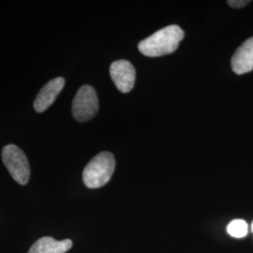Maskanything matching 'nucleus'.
<instances>
[{
	"label": "nucleus",
	"mask_w": 253,
	"mask_h": 253,
	"mask_svg": "<svg viewBox=\"0 0 253 253\" xmlns=\"http://www.w3.org/2000/svg\"><path fill=\"white\" fill-rule=\"evenodd\" d=\"M184 38V31L175 25L163 27L139 42L138 49L145 56L158 57L173 53Z\"/></svg>",
	"instance_id": "f257e3e1"
},
{
	"label": "nucleus",
	"mask_w": 253,
	"mask_h": 253,
	"mask_svg": "<svg viewBox=\"0 0 253 253\" xmlns=\"http://www.w3.org/2000/svg\"><path fill=\"white\" fill-rule=\"evenodd\" d=\"M116 168L114 155L101 152L93 158L83 172V180L89 189H98L108 183Z\"/></svg>",
	"instance_id": "f03ea898"
},
{
	"label": "nucleus",
	"mask_w": 253,
	"mask_h": 253,
	"mask_svg": "<svg viewBox=\"0 0 253 253\" xmlns=\"http://www.w3.org/2000/svg\"><path fill=\"white\" fill-rule=\"evenodd\" d=\"M2 161L14 180L20 185L27 184L30 177V166L22 149L16 145H6L2 150Z\"/></svg>",
	"instance_id": "7ed1b4c3"
},
{
	"label": "nucleus",
	"mask_w": 253,
	"mask_h": 253,
	"mask_svg": "<svg viewBox=\"0 0 253 253\" xmlns=\"http://www.w3.org/2000/svg\"><path fill=\"white\" fill-rule=\"evenodd\" d=\"M73 115L79 122L94 118L99 111V100L96 90L90 85H83L77 91L73 102Z\"/></svg>",
	"instance_id": "20e7f679"
},
{
	"label": "nucleus",
	"mask_w": 253,
	"mask_h": 253,
	"mask_svg": "<svg viewBox=\"0 0 253 253\" xmlns=\"http://www.w3.org/2000/svg\"><path fill=\"white\" fill-rule=\"evenodd\" d=\"M110 75L118 90L128 93L134 86L136 72L132 64L126 60H118L111 64Z\"/></svg>",
	"instance_id": "39448f33"
},
{
	"label": "nucleus",
	"mask_w": 253,
	"mask_h": 253,
	"mask_svg": "<svg viewBox=\"0 0 253 253\" xmlns=\"http://www.w3.org/2000/svg\"><path fill=\"white\" fill-rule=\"evenodd\" d=\"M64 85L65 79L62 77H57L48 82L40 90L34 101V108L37 112L42 113L49 108L63 89Z\"/></svg>",
	"instance_id": "423d86ee"
},
{
	"label": "nucleus",
	"mask_w": 253,
	"mask_h": 253,
	"mask_svg": "<svg viewBox=\"0 0 253 253\" xmlns=\"http://www.w3.org/2000/svg\"><path fill=\"white\" fill-rule=\"evenodd\" d=\"M232 69L236 74H245L253 70V37L247 40L232 57Z\"/></svg>",
	"instance_id": "0eeeda50"
},
{
	"label": "nucleus",
	"mask_w": 253,
	"mask_h": 253,
	"mask_svg": "<svg viewBox=\"0 0 253 253\" xmlns=\"http://www.w3.org/2000/svg\"><path fill=\"white\" fill-rule=\"evenodd\" d=\"M73 247V241L71 239L55 240L53 237L44 236L38 239L28 253H66Z\"/></svg>",
	"instance_id": "6e6552de"
},
{
	"label": "nucleus",
	"mask_w": 253,
	"mask_h": 253,
	"mask_svg": "<svg viewBox=\"0 0 253 253\" xmlns=\"http://www.w3.org/2000/svg\"><path fill=\"white\" fill-rule=\"evenodd\" d=\"M249 227L247 222L243 219H235L229 223L227 226L228 234L235 237V238H242L248 235Z\"/></svg>",
	"instance_id": "1a4fd4ad"
},
{
	"label": "nucleus",
	"mask_w": 253,
	"mask_h": 253,
	"mask_svg": "<svg viewBox=\"0 0 253 253\" xmlns=\"http://www.w3.org/2000/svg\"><path fill=\"white\" fill-rule=\"evenodd\" d=\"M250 1L248 0H229L228 4L233 8H242L246 6Z\"/></svg>",
	"instance_id": "9d476101"
},
{
	"label": "nucleus",
	"mask_w": 253,
	"mask_h": 253,
	"mask_svg": "<svg viewBox=\"0 0 253 253\" xmlns=\"http://www.w3.org/2000/svg\"></svg>",
	"instance_id": "9b49d317"
}]
</instances>
